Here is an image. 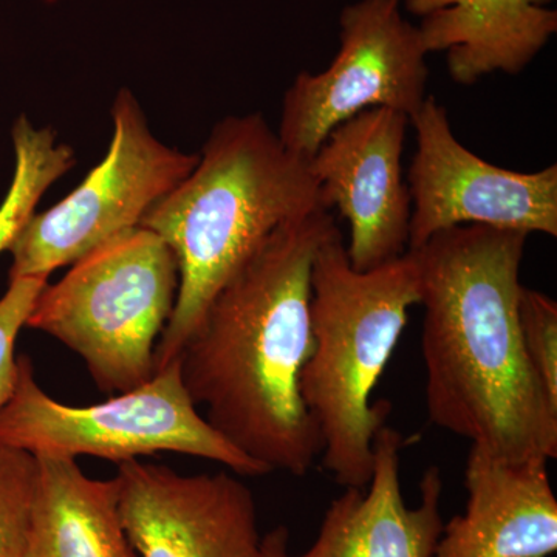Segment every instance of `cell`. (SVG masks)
I'll return each instance as SVG.
<instances>
[{"label":"cell","instance_id":"6da1fadb","mask_svg":"<svg viewBox=\"0 0 557 557\" xmlns=\"http://www.w3.org/2000/svg\"><path fill=\"white\" fill-rule=\"evenodd\" d=\"M527 239L519 231L467 225L409 249L421 274L429 420L512 461L557 457V406L520 333Z\"/></svg>","mask_w":557,"mask_h":557},{"label":"cell","instance_id":"7a4b0ae2","mask_svg":"<svg viewBox=\"0 0 557 557\" xmlns=\"http://www.w3.org/2000/svg\"><path fill=\"white\" fill-rule=\"evenodd\" d=\"M335 228L327 209L281 226L220 289L178 355L208 423L270 472L304 478L321 457L300 375L313 347L311 270Z\"/></svg>","mask_w":557,"mask_h":557},{"label":"cell","instance_id":"3957f363","mask_svg":"<svg viewBox=\"0 0 557 557\" xmlns=\"http://www.w3.org/2000/svg\"><path fill=\"white\" fill-rule=\"evenodd\" d=\"M319 209L325 208L309 161L289 152L260 113L212 127L197 166L139 223L170 245L180 274L156 373L178 358L209 304L262 245Z\"/></svg>","mask_w":557,"mask_h":557},{"label":"cell","instance_id":"277c9868","mask_svg":"<svg viewBox=\"0 0 557 557\" xmlns=\"http://www.w3.org/2000/svg\"><path fill=\"white\" fill-rule=\"evenodd\" d=\"M420 299L416 252L357 271L338 226L319 247L311 270L313 347L300 395L321 435L322 467L341 486L366 487L372 478L373 442L392 408L370 397Z\"/></svg>","mask_w":557,"mask_h":557},{"label":"cell","instance_id":"5b68a950","mask_svg":"<svg viewBox=\"0 0 557 557\" xmlns=\"http://www.w3.org/2000/svg\"><path fill=\"white\" fill-rule=\"evenodd\" d=\"M178 284L170 245L137 226L76 260L57 284H47L25 327L79 355L101 392L124 394L156 375L153 355Z\"/></svg>","mask_w":557,"mask_h":557},{"label":"cell","instance_id":"8992f818","mask_svg":"<svg viewBox=\"0 0 557 557\" xmlns=\"http://www.w3.org/2000/svg\"><path fill=\"white\" fill-rule=\"evenodd\" d=\"M0 443L33 456H91L115 463L178 453L218 461L244 478L270 474L197 412L178 358L143 386L101 405L73 408L40 388L30 358L21 355L13 397L0 410Z\"/></svg>","mask_w":557,"mask_h":557},{"label":"cell","instance_id":"52a82bcc","mask_svg":"<svg viewBox=\"0 0 557 557\" xmlns=\"http://www.w3.org/2000/svg\"><path fill=\"white\" fill-rule=\"evenodd\" d=\"M113 135L108 156L65 199L36 212L9 251L10 281L49 277L73 265L113 237L137 228L149 209L177 188L199 161L161 143L150 131L132 90L112 104Z\"/></svg>","mask_w":557,"mask_h":557},{"label":"cell","instance_id":"ba28073f","mask_svg":"<svg viewBox=\"0 0 557 557\" xmlns=\"http://www.w3.org/2000/svg\"><path fill=\"white\" fill-rule=\"evenodd\" d=\"M403 0H359L341 11L339 50L327 70L300 72L285 91L282 145L309 161L330 132L373 108L409 120L426 100L428 51Z\"/></svg>","mask_w":557,"mask_h":557},{"label":"cell","instance_id":"9c48e42d","mask_svg":"<svg viewBox=\"0 0 557 557\" xmlns=\"http://www.w3.org/2000/svg\"><path fill=\"white\" fill-rule=\"evenodd\" d=\"M417 152L408 186L409 249L423 247L440 231L483 225L557 236V166L516 172L494 166L465 148L448 112L429 95L410 119Z\"/></svg>","mask_w":557,"mask_h":557},{"label":"cell","instance_id":"30bf717a","mask_svg":"<svg viewBox=\"0 0 557 557\" xmlns=\"http://www.w3.org/2000/svg\"><path fill=\"white\" fill-rule=\"evenodd\" d=\"M409 124L397 110H364L330 132L309 160L322 205L338 208L350 225L346 248L357 271L408 251L412 200L401 156Z\"/></svg>","mask_w":557,"mask_h":557},{"label":"cell","instance_id":"8fae6325","mask_svg":"<svg viewBox=\"0 0 557 557\" xmlns=\"http://www.w3.org/2000/svg\"><path fill=\"white\" fill-rule=\"evenodd\" d=\"M121 522L138 557H258L262 536L247 485L226 474L182 475L119 463Z\"/></svg>","mask_w":557,"mask_h":557},{"label":"cell","instance_id":"7c38bea8","mask_svg":"<svg viewBox=\"0 0 557 557\" xmlns=\"http://www.w3.org/2000/svg\"><path fill=\"white\" fill-rule=\"evenodd\" d=\"M468 504L443 527L432 557H548L557 549V500L548 460L512 461L472 445Z\"/></svg>","mask_w":557,"mask_h":557},{"label":"cell","instance_id":"4fadbf2b","mask_svg":"<svg viewBox=\"0 0 557 557\" xmlns=\"http://www.w3.org/2000/svg\"><path fill=\"white\" fill-rule=\"evenodd\" d=\"M405 446L397 429L381 428L373 442L368 491L346 487L325 511L313 545L293 557H432L445 527L442 471H424L421 504L409 508L399 479Z\"/></svg>","mask_w":557,"mask_h":557},{"label":"cell","instance_id":"5bb4252c","mask_svg":"<svg viewBox=\"0 0 557 557\" xmlns=\"http://www.w3.org/2000/svg\"><path fill=\"white\" fill-rule=\"evenodd\" d=\"M552 0H403L421 17L428 53L446 51L450 78L472 86L483 76L519 75L557 32Z\"/></svg>","mask_w":557,"mask_h":557},{"label":"cell","instance_id":"9a60e30c","mask_svg":"<svg viewBox=\"0 0 557 557\" xmlns=\"http://www.w3.org/2000/svg\"><path fill=\"white\" fill-rule=\"evenodd\" d=\"M35 457L25 557H138L121 522L115 479L87 478L75 458Z\"/></svg>","mask_w":557,"mask_h":557},{"label":"cell","instance_id":"2e32d148","mask_svg":"<svg viewBox=\"0 0 557 557\" xmlns=\"http://www.w3.org/2000/svg\"><path fill=\"white\" fill-rule=\"evenodd\" d=\"M14 172L9 193L0 203V252L9 251L33 215L47 189L75 166V152L58 141L50 127L36 129L27 115L11 129Z\"/></svg>","mask_w":557,"mask_h":557},{"label":"cell","instance_id":"e0dca14e","mask_svg":"<svg viewBox=\"0 0 557 557\" xmlns=\"http://www.w3.org/2000/svg\"><path fill=\"white\" fill-rule=\"evenodd\" d=\"M38 460L0 443V557H25Z\"/></svg>","mask_w":557,"mask_h":557},{"label":"cell","instance_id":"ac0fdd59","mask_svg":"<svg viewBox=\"0 0 557 557\" xmlns=\"http://www.w3.org/2000/svg\"><path fill=\"white\" fill-rule=\"evenodd\" d=\"M519 324L522 343L531 368L557 406V304L555 299L522 287L519 299Z\"/></svg>","mask_w":557,"mask_h":557},{"label":"cell","instance_id":"d6986e66","mask_svg":"<svg viewBox=\"0 0 557 557\" xmlns=\"http://www.w3.org/2000/svg\"><path fill=\"white\" fill-rule=\"evenodd\" d=\"M47 281L49 277L13 278L0 298V410L13 397L17 383V357L14 355L17 335L27 324Z\"/></svg>","mask_w":557,"mask_h":557},{"label":"cell","instance_id":"ffe728a7","mask_svg":"<svg viewBox=\"0 0 557 557\" xmlns=\"http://www.w3.org/2000/svg\"><path fill=\"white\" fill-rule=\"evenodd\" d=\"M289 533L285 527H276L260 542L258 557H293L288 552Z\"/></svg>","mask_w":557,"mask_h":557}]
</instances>
